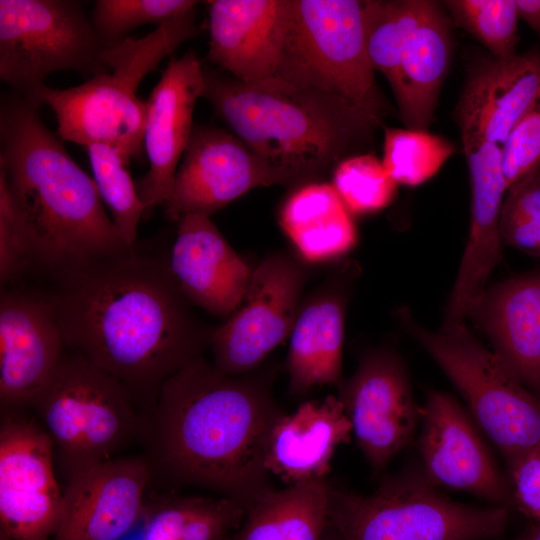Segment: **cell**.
<instances>
[{"mask_svg": "<svg viewBox=\"0 0 540 540\" xmlns=\"http://www.w3.org/2000/svg\"><path fill=\"white\" fill-rule=\"evenodd\" d=\"M276 78L380 119L384 106L366 49L363 1L290 0Z\"/></svg>", "mask_w": 540, "mask_h": 540, "instance_id": "obj_8", "label": "cell"}, {"mask_svg": "<svg viewBox=\"0 0 540 540\" xmlns=\"http://www.w3.org/2000/svg\"><path fill=\"white\" fill-rule=\"evenodd\" d=\"M246 508L223 497L162 498L144 513L143 540H226L243 522Z\"/></svg>", "mask_w": 540, "mask_h": 540, "instance_id": "obj_29", "label": "cell"}, {"mask_svg": "<svg viewBox=\"0 0 540 540\" xmlns=\"http://www.w3.org/2000/svg\"><path fill=\"white\" fill-rule=\"evenodd\" d=\"M208 59L245 84L276 78L290 0H213Z\"/></svg>", "mask_w": 540, "mask_h": 540, "instance_id": "obj_20", "label": "cell"}, {"mask_svg": "<svg viewBox=\"0 0 540 540\" xmlns=\"http://www.w3.org/2000/svg\"><path fill=\"white\" fill-rule=\"evenodd\" d=\"M106 45L77 1L0 0V78L35 107L53 72L91 78L108 71Z\"/></svg>", "mask_w": 540, "mask_h": 540, "instance_id": "obj_10", "label": "cell"}, {"mask_svg": "<svg viewBox=\"0 0 540 540\" xmlns=\"http://www.w3.org/2000/svg\"><path fill=\"white\" fill-rule=\"evenodd\" d=\"M191 0H98L91 22L107 44L121 41L133 29L144 24L159 27L192 10Z\"/></svg>", "mask_w": 540, "mask_h": 540, "instance_id": "obj_35", "label": "cell"}, {"mask_svg": "<svg viewBox=\"0 0 540 540\" xmlns=\"http://www.w3.org/2000/svg\"><path fill=\"white\" fill-rule=\"evenodd\" d=\"M451 21L433 2L409 36L392 88L406 128L428 131L452 55Z\"/></svg>", "mask_w": 540, "mask_h": 540, "instance_id": "obj_25", "label": "cell"}, {"mask_svg": "<svg viewBox=\"0 0 540 540\" xmlns=\"http://www.w3.org/2000/svg\"><path fill=\"white\" fill-rule=\"evenodd\" d=\"M280 224L310 262L341 256L357 239L349 211L328 183H312L296 190L282 207Z\"/></svg>", "mask_w": 540, "mask_h": 540, "instance_id": "obj_28", "label": "cell"}, {"mask_svg": "<svg viewBox=\"0 0 540 540\" xmlns=\"http://www.w3.org/2000/svg\"><path fill=\"white\" fill-rule=\"evenodd\" d=\"M2 411L0 530L12 540H53L62 505L53 444L34 420Z\"/></svg>", "mask_w": 540, "mask_h": 540, "instance_id": "obj_11", "label": "cell"}, {"mask_svg": "<svg viewBox=\"0 0 540 540\" xmlns=\"http://www.w3.org/2000/svg\"><path fill=\"white\" fill-rule=\"evenodd\" d=\"M31 266L34 254L26 228L7 192L0 187V281L2 288Z\"/></svg>", "mask_w": 540, "mask_h": 540, "instance_id": "obj_38", "label": "cell"}, {"mask_svg": "<svg viewBox=\"0 0 540 540\" xmlns=\"http://www.w3.org/2000/svg\"><path fill=\"white\" fill-rule=\"evenodd\" d=\"M0 187L26 228L34 266L54 278L134 251L107 215L94 179L38 108L13 93L0 106Z\"/></svg>", "mask_w": 540, "mask_h": 540, "instance_id": "obj_3", "label": "cell"}, {"mask_svg": "<svg viewBox=\"0 0 540 540\" xmlns=\"http://www.w3.org/2000/svg\"><path fill=\"white\" fill-rule=\"evenodd\" d=\"M290 336L285 367L291 395L342 381L344 309L337 297L322 295L307 304Z\"/></svg>", "mask_w": 540, "mask_h": 540, "instance_id": "obj_26", "label": "cell"}, {"mask_svg": "<svg viewBox=\"0 0 540 540\" xmlns=\"http://www.w3.org/2000/svg\"><path fill=\"white\" fill-rule=\"evenodd\" d=\"M534 523L540 525V517L536 521H534Z\"/></svg>", "mask_w": 540, "mask_h": 540, "instance_id": "obj_44", "label": "cell"}, {"mask_svg": "<svg viewBox=\"0 0 540 540\" xmlns=\"http://www.w3.org/2000/svg\"><path fill=\"white\" fill-rule=\"evenodd\" d=\"M304 275L284 255L265 258L251 273L232 316L212 331L214 366L238 376L253 372L293 330Z\"/></svg>", "mask_w": 540, "mask_h": 540, "instance_id": "obj_12", "label": "cell"}, {"mask_svg": "<svg viewBox=\"0 0 540 540\" xmlns=\"http://www.w3.org/2000/svg\"><path fill=\"white\" fill-rule=\"evenodd\" d=\"M475 314L494 351L540 397V271L485 292Z\"/></svg>", "mask_w": 540, "mask_h": 540, "instance_id": "obj_24", "label": "cell"}, {"mask_svg": "<svg viewBox=\"0 0 540 540\" xmlns=\"http://www.w3.org/2000/svg\"><path fill=\"white\" fill-rule=\"evenodd\" d=\"M64 346L61 330L44 296L1 291L2 411L31 406L58 367Z\"/></svg>", "mask_w": 540, "mask_h": 540, "instance_id": "obj_18", "label": "cell"}, {"mask_svg": "<svg viewBox=\"0 0 540 540\" xmlns=\"http://www.w3.org/2000/svg\"><path fill=\"white\" fill-rule=\"evenodd\" d=\"M328 515L342 540H493L509 521L508 508L454 501L420 470L388 475L367 495L332 483Z\"/></svg>", "mask_w": 540, "mask_h": 540, "instance_id": "obj_7", "label": "cell"}, {"mask_svg": "<svg viewBox=\"0 0 540 540\" xmlns=\"http://www.w3.org/2000/svg\"><path fill=\"white\" fill-rule=\"evenodd\" d=\"M540 98V51L479 59L456 106L461 136L501 144Z\"/></svg>", "mask_w": 540, "mask_h": 540, "instance_id": "obj_21", "label": "cell"}, {"mask_svg": "<svg viewBox=\"0 0 540 540\" xmlns=\"http://www.w3.org/2000/svg\"><path fill=\"white\" fill-rule=\"evenodd\" d=\"M514 540H540V525L534 523Z\"/></svg>", "mask_w": 540, "mask_h": 540, "instance_id": "obj_41", "label": "cell"}, {"mask_svg": "<svg viewBox=\"0 0 540 540\" xmlns=\"http://www.w3.org/2000/svg\"><path fill=\"white\" fill-rule=\"evenodd\" d=\"M417 447L421 472L435 487L467 492L510 509L507 475L469 411L452 395L430 391L420 406Z\"/></svg>", "mask_w": 540, "mask_h": 540, "instance_id": "obj_13", "label": "cell"}, {"mask_svg": "<svg viewBox=\"0 0 540 540\" xmlns=\"http://www.w3.org/2000/svg\"><path fill=\"white\" fill-rule=\"evenodd\" d=\"M454 151L450 141L428 131L386 128L382 163L397 185L417 186L433 177Z\"/></svg>", "mask_w": 540, "mask_h": 540, "instance_id": "obj_32", "label": "cell"}, {"mask_svg": "<svg viewBox=\"0 0 540 540\" xmlns=\"http://www.w3.org/2000/svg\"><path fill=\"white\" fill-rule=\"evenodd\" d=\"M285 183L241 140L213 127H194L171 194L163 204L168 220L189 214L211 216L257 186Z\"/></svg>", "mask_w": 540, "mask_h": 540, "instance_id": "obj_15", "label": "cell"}, {"mask_svg": "<svg viewBox=\"0 0 540 540\" xmlns=\"http://www.w3.org/2000/svg\"><path fill=\"white\" fill-rule=\"evenodd\" d=\"M500 148L507 188L540 168V98L513 126Z\"/></svg>", "mask_w": 540, "mask_h": 540, "instance_id": "obj_37", "label": "cell"}, {"mask_svg": "<svg viewBox=\"0 0 540 540\" xmlns=\"http://www.w3.org/2000/svg\"><path fill=\"white\" fill-rule=\"evenodd\" d=\"M0 540H12L7 534L0 530Z\"/></svg>", "mask_w": 540, "mask_h": 540, "instance_id": "obj_43", "label": "cell"}, {"mask_svg": "<svg viewBox=\"0 0 540 540\" xmlns=\"http://www.w3.org/2000/svg\"><path fill=\"white\" fill-rule=\"evenodd\" d=\"M512 506L533 522L540 517V444L506 462Z\"/></svg>", "mask_w": 540, "mask_h": 540, "instance_id": "obj_39", "label": "cell"}, {"mask_svg": "<svg viewBox=\"0 0 540 540\" xmlns=\"http://www.w3.org/2000/svg\"><path fill=\"white\" fill-rule=\"evenodd\" d=\"M499 235L501 243L540 257V168L508 188Z\"/></svg>", "mask_w": 540, "mask_h": 540, "instance_id": "obj_36", "label": "cell"}, {"mask_svg": "<svg viewBox=\"0 0 540 540\" xmlns=\"http://www.w3.org/2000/svg\"><path fill=\"white\" fill-rule=\"evenodd\" d=\"M518 19L540 36V0H515Z\"/></svg>", "mask_w": 540, "mask_h": 540, "instance_id": "obj_40", "label": "cell"}, {"mask_svg": "<svg viewBox=\"0 0 540 540\" xmlns=\"http://www.w3.org/2000/svg\"><path fill=\"white\" fill-rule=\"evenodd\" d=\"M30 407L66 481L140 440L141 412L129 390L77 352L63 355Z\"/></svg>", "mask_w": 540, "mask_h": 540, "instance_id": "obj_6", "label": "cell"}, {"mask_svg": "<svg viewBox=\"0 0 540 540\" xmlns=\"http://www.w3.org/2000/svg\"><path fill=\"white\" fill-rule=\"evenodd\" d=\"M86 148L93 179L112 222L123 241L134 247L138 224L146 209L131 177L130 160L107 144L95 143Z\"/></svg>", "mask_w": 540, "mask_h": 540, "instance_id": "obj_31", "label": "cell"}, {"mask_svg": "<svg viewBox=\"0 0 540 540\" xmlns=\"http://www.w3.org/2000/svg\"><path fill=\"white\" fill-rule=\"evenodd\" d=\"M168 266L189 303L219 316L239 307L252 273L210 217L201 214L178 221Z\"/></svg>", "mask_w": 540, "mask_h": 540, "instance_id": "obj_22", "label": "cell"}, {"mask_svg": "<svg viewBox=\"0 0 540 540\" xmlns=\"http://www.w3.org/2000/svg\"><path fill=\"white\" fill-rule=\"evenodd\" d=\"M153 478L144 456H118L66 481L53 540H119L144 516Z\"/></svg>", "mask_w": 540, "mask_h": 540, "instance_id": "obj_16", "label": "cell"}, {"mask_svg": "<svg viewBox=\"0 0 540 540\" xmlns=\"http://www.w3.org/2000/svg\"><path fill=\"white\" fill-rule=\"evenodd\" d=\"M333 187L349 212L368 214L392 202L397 184L379 159L371 154H362L348 157L338 164Z\"/></svg>", "mask_w": 540, "mask_h": 540, "instance_id": "obj_34", "label": "cell"}, {"mask_svg": "<svg viewBox=\"0 0 540 540\" xmlns=\"http://www.w3.org/2000/svg\"><path fill=\"white\" fill-rule=\"evenodd\" d=\"M408 332L443 370L468 411L505 462L540 444V397L494 351L483 346L465 323L437 331L421 327L405 311Z\"/></svg>", "mask_w": 540, "mask_h": 540, "instance_id": "obj_9", "label": "cell"}, {"mask_svg": "<svg viewBox=\"0 0 540 540\" xmlns=\"http://www.w3.org/2000/svg\"><path fill=\"white\" fill-rule=\"evenodd\" d=\"M204 77L203 97L285 183L323 172L365 140L380 120L280 78L245 84L205 69Z\"/></svg>", "mask_w": 540, "mask_h": 540, "instance_id": "obj_4", "label": "cell"}, {"mask_svg": "<svg viewBox=\"0 0 540 540\" xmlns=\"http://www.w3.org/2000/svg\"><path fill=\"white\" fill-rule=\"evenodd\" d=\"M431 4L426 0L363 1L367 54L373 69L384 75L391 89L403 48Z\"/></svg>", "mask_w": 540, "mask_h": 540, "instance_id": "obj_30", "label": "cell"}, {"mask_svg": "<svg viewBox=\"0 0 540 540\" xmlns=\"http://www.w3.org/2000/svg\"><path fill=\"white\" fill-rule=\"evenodd\" d=\"M45 295L65 346L118 379L140 412L162 384L209 345L168 258L134 251L57 278Z\"/></svg>", "mask_w": 540, "mask_h": 540, "instance_id": "obj_1", "label": "cell"}, {"mask_svg": "<svg viewBox=\"0 0 540 540\" xmlns=\"http://www.w3.org/2000/svg\"><path fill=\"white\" fill-rule=\"evenodd\" d=\"M205 90L204 67L194 53L172 58L145 101L143 148L149 168L138 181L147 210L169 198L178 164L193 132V111Z\"/></svg>", "mask_w": 540, "mask_h": 540, "instance_id": "obj_17", "label": "cell"}, {"mask_svg": "<svg viewBox=\"0 0 540 540\" xmlns=\"http://www.w3.org/2000/svg\"><path fill=\"white\" fill-rule=\"evenodd\" d=\"M195 8L156 27L140 39L127 37L107 44L102 60L108 71L67 89L46 85L35 105H47L55 114L62 140L83 146L95 143L118 149L130 161L144 154L145 101L137 97L144 77L203 25Z\"/></svg>", "mask_w": 540, "mask_h": 540, "instance_id": "obj_5", "label": "cell"}, {"mask_svg": "<svg viewBox=\"0 0 540 540\" xmlns=\"http://www.w3.org/2000/svg\"><path fill=\"white\" fill-rule=\"evenodd\" d=\"M352 435L337 396L305 401L273 424L266 440L264 466L286 485L325 479L337 447L348 443Z\"/></svg>", "mask_w": 540, "mask_h": 540, "instance_id": "obj_23", "label": "cell"}, {"mask_svg": "<svg viewBox=\"0 0 540 540\" xmlns=\"http://www.w3.org/2000/svg\"><path fill=\"white\" fill-rule=\"evenodd\" d=\"M331 485L325 478L270 490L246 509L226 540H322L330 525Z\"/></svg>", "mask_w": 540, "mask_h": 540, "instance_id": "obj_27", "label": "cell"}, {"mask_svg": "<svg viewBox=\"0 0 540 540\" xmlns=\"http://www.w3.org/2000/svg\"><path fill=\"white\" fill-rule=\"evenodd\" d=\"M322 540H342L336 530L329 525Z\"/></svg>", "mask_w": 540, "mask_h": 540, "instance_id": "obj_42", "label": "cell"}, {"mask_svg": "<svg viewBox=\"0 0 540 540\" xmlns=\"http://www.w3.org/2000/svg\"><path fill=\"white\" fill-rule=\"evenodd\" d=\"M445 5L454 25L481 42L492 57L516 54L519 19L515 0H449Z\"/></svg>", "mask_w": 540, "mask_h": 540, "instance_id": "obj_33", "label": "cell"}, {"mask_svg": "<svg viewBox=\"0 0 540 540\" xmlns=\"http://www.w3.org/2000/svg\"><path fill=\"white\" fill-rule=\"evenodd\" d=\"M471 187L469 237L447 306L445 325L464 323L485 294V284L501 255L500 213L508 188L500 145L461 136Z\"/></svg>", "mask_w": 540, "mask_h": 540, "instance_id": "obj_19", "label": "cell"}, {"mask_svg": "<svg viewBox=\"0 0 540 540\" xmlns=\"http://www.w3.org/2000/svg\"><path fill=\"white\" fill-rule=\"evenodd\" d=\"M337 386L357 446L378 474L411 444L419 429L420 406L405 366L393 352L374 351Z\"/></svg>", "mask_w": 540, "mask_h": 540, "instance_id": "obj_14", "label": "cell"}, {"mask_svg": "<svg viewBox=\"0 0 540 540\" xmlns=\"http://www.w3.org/2000/svg\"><path fill=\"white\" fill-rule=\"evenodd\" d=\"M284 413L270 374L228 375L199 356L141 413L139 441L153 477L211 490L247 509L274 489L264 452Z\"/></svg>", "mask_w": 540, "mask_h": 540, "instance_id": "obj_2", "label": "cell"}]
</instances>
